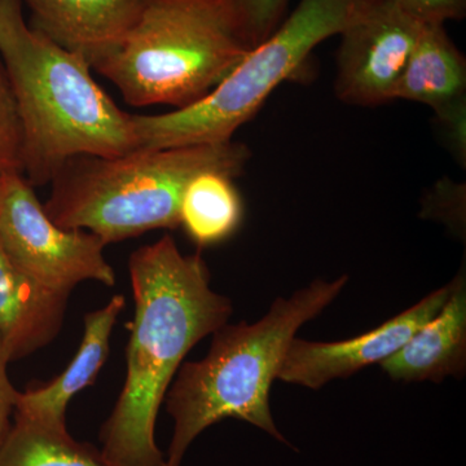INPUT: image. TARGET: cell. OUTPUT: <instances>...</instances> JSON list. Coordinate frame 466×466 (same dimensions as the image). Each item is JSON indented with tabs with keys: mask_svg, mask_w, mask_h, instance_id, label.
<instances>
[{
	"mask_svg": "<svg viewBox=\"0 0 466 466\" xmlns=\"http://www.w3.org/2000/svg\"><path fill=\"white\" fill-rule=\"evenodd\" d=\"M135 314L126 349V380L100 431L113 466H167L155 440L159 407L184 358L231 318L232 302L210 288L200 253H180L171 236L128 259Z\"/></svg>",
	"mask_w": 466,
	"mask_h": 466,
	"instance_id": "6da1fadb",
	"label": "cell"
},
{
	"mask_svg": "<svg viewBox=\"0 0 466 466\" xmlns=\"http://www.w3.org/2000/svg\"><path fill=\"white\" fill-rule=\"evenodd\" d=\"M23 0H0V56L23 127V175L50 184L67 159L137 150L133 116L92 78L87 63L36 33Z\"/></svg>",
	"mask_w": 466,
	"mask_h": 466,
	"instance_id": "7a4b0ae2",
	"label": "cell"
},
{
	"mask_svg": "<svg viewBox=\"0 0 466 466\" xmlns=\"http://www.w3.org/2000/svg\"><path fill=\"white\" fill-rule=\"evenodd\" d=\"M348 281V275L312 281L290 299H276L257 323L223 325L207 357L180 366L165 397L174 420L167 466H182L196 438L225 419L249 422L288 444L272 419L269 390L297 330L321 314Z\"/></svg>",
	"mask_w": 466,
	"mask_h": 466,
	"instance_id": "3957f363",
	"label": "cell"
},
{
	"mask_svg": "<svg viewBox=\"0 0 466 466\" xmlns=\"http://www.w3.org/2000/svg\"><path fill=\"white\" fill-rule=\"evenodd\" d=\"M250 158V149L233 140L135 150L118 157L76 156L51 180L43 208L55 225L85 229L106 245L153 229H175L193 177L208 171L240 177Z\"/></svg>",
	"mask_w": 466,
	"mask_h": 466,
	"instance_id": "277c9868",
	"label": "cell"
},
{
	"mask_svg": "<svg viewBox=\"0 0 466 466\" xmlns=\"http://www.w3.org/2000/svg\"><path fill=\"white\" fill-rule=\"evenodd\" d=\"M253 50L231 0H144L122 47L96 67L126 103L193 106Z\"/></svg>",
	"mask_w": 466,
	"mask_h": 466,
	"instance_id": "5b68a950",
	"label": "cell"
},
{
	"mask_svg": "<svg viewBox=\"0 0 466 466\" xmlns=\"http://www.w3.org/2000/svg\"><path fill=\"white\" fill-rule=\"evenodd\" d=\"M360 0H300L267 41L193 106L159 116H133L137 150L231 142L281 82L305 66L321 42L341 34Z\"/></svg>",
	"mask_w": 466,
	"mask_h": 466,
	"instance_id": "8992f818",
	"label": "cell"
},
{
	"mask_svg": "<svg viewBox=\"0 0 466 466\" xmlns=\"http://www.w3.org/2000/svg\"><path fill=\"white\" fill-rule=\"evenodd\" d=\"M0 245L21 271L48 289L70 294L84 281L116 284L106 242L85 229L55 225L23 174L5 177Z\"/></svg>",
	"mask_w": 466,
	"mask_h": 466,
	"instance_id": "52a82bcc",
	"label": "cell"
},
{
	"mask_svg": "<svg viewBox=\"0 0 466 466\" xmlns=\"http://www.w3.org/2000/svg\"><path fill=\"white\" fill-rule=\"evenodd\" d=\"M421 27L397 0H360L339 34L337 97L358 106L394 100L395 87Z\"/></svg>",
	"mask_w": 466,
	"mask_h": 466,
	"instance_id": "ba28073f",
	"label": "cell"
},
{
	"mask_svg": "<svg viewBox=\"0 0 466 466\" xmlns=\"http://www.w3.org/2000/svg\"><path fill=\"white\" fill-rule=\"evenodd\" d=\"M450 293L451 283L376 329L346 341L311 342L294 337L281 361L278 379L315 390L332 380L345 379L363 368L382 363L437 317Z\"/></svg>",
	"mask_w": 466,
	"mask_h": 466,
	"instance_id": "9c48e42d",
	"label": "cell"
},
{
	"mask_svg": "<svg viewBox=\"0 0 466 466\" xmlns=\"http://www.w3.org/2000/svg\"><path fill=\"white\" fill-rule=\"evenodd\" d=\"M29 26L96 69L122 47L144 0H23Z\"/></svg>",
	"mask_w": 466,
	"mask_h": 466,
	"instance_id": "30bf717a",
	"label": "cell"
},
{
	"mask_svg": "<svg viewBox=\"0 0 466 466\" xmlns=\"http://www.w3.org/2000/svg\"><path fill=\"white\" fill-rule=\"evenodd\" d=\"M437 113L458 153L465 155L466 61L444 25H422L394 91V100Z\"/></svg>",
	"mask_w": 466,
	"mask_h": 466,
	"instance_id": "8fae6325",
	"label": "cell"
},
{
	"mask_svg": "<svg viewBox=\"0 0 466 466\" xmlns=\"http://www.w3.org/2000/svg\"><path fill=\"white\" fill-rule=\"evenodd\" d=\"M124 308L125 297L116 294L104 308L88 312L81 346L69 366L47 385L18 391L15 417L66 431L69 401L95 382L106 364L110 336Z\"/></svg>",
	"mask_w": 466,
	"mask_h": 466,
	"instance_id": "7c38bea8",
	"label": "cell"
},
{
	"mask_svg": "<svg viewBox=\"0 0 466 466\" xmlns=\"http://www.w3.org/2000/svg\"><path fill=\"white\" fill-rule=\"evenodd\" d=\"M69 294L43 287L20 268L0 245V341L9 360L27 357L56 339Z\"/></svg>",
	"mask_w": 466,
	"mask_h": 466,
	"instance_id": "4fadbf2b",
	"label": "cell"
},
{
	"mask_svg": "<svg viewBox=\"0 0 466 466\" xmlns=\"http://www.w3.org/2000/svg\"><path fill=\"white\" fill-rule=\"evenodd\" d=\"M397 381H433L464 376L466 370V281L460 271L451 281V293L433 320L417 330L410 341L381 363Z\"/></svg>",
	"mask_w": 466,
	"mask_h": 466,
	"instance_id": "5bb4252c",
	"label": "cell"
},
{
	"mask_svg": "<svg viewBox=\"0 0 466 466\" xmlns=\"http://www.w3.org/2000/svg\"><path fill=\"white\" fill-rule=\"evenodd\" d=\"M232 179L208 171L187 186L180 204V226L198 247L219 244L240 227L244 207Z\"/></svg>",
	"mask_w": 466,
	"mask_h": 466,
	"instance_id": "9a60e30c",
	"label": "cell"
},
{
	"mask_svg": "<svg viewBox=\"0 0 466 466\" xmlns=\"http://www.w3.org/2000/svg\"><path fill=\"white\" fill-rule=\"evenodd\" d=\"M0 466H113L100 450L66 431L15 417L0 446Z\"/></svg>",
	"mask_w": 466,
	"mask_h": 466,
	"instance_id": "2e32d148",
	"label": "cell"
},
{
	"mask_svg": "<svg viewBox=\"0 0 466 466\" xmlns=\"http://www.w3.org/2000/svg\"><path fill=\"white\" fill-rule=\"evenodd\" d=\"M23 174V127L16 99L0 63V174Z\"/></svg>",
	"mask_w": 466,
	"mask_h": 466,
	"instance_id": "e0dca14e",
	"label": "cell"
},
{
	"mask_svg": "<svg viewBox=\"0 0 466 466\" xmlns=\"http://www.w3.org/2000/svg\"><path fill=\"white\" fill-rule=\"evenodd\" d=\"M290 0H231L251 47L267 41L283 23Z\"/></svg>",
	"mask_w": 466,
	"mask_h": 466,
	"instance_id": "ac0fdd59",
	"label": "cell"
},
{
	"mask_svg": "<svg viewBox=\"0 0 466 466\" xmlns=\"http://www.w3.org/2000/svg\"><path fill=\"white\" fill-rule=\"evenodd\" d=\"M410 17L422 25H444L466 16V0H397Z\"/></svg>",
	"mask_w": 466,
	"mask_h": 466,
	"instance_id": "d6986e66",
	"label": "cell"
},
{
	"mask_svg": "<svg viewBox=\"0 0 466 466\" xmlns=\"http://www.w3.org/2000/svg\"><path fill=\"white\" fill-rule=\"evenodd\" d=\"M9 360L7 352L0 341V446L11 429V415L15 413L18 391L9 381L7 368Z\"/></svg>",
	"mask_w": 466,
	"mask_h": 466,
	"instance_id": "ffe728a7",
	"label": "cell"
},
{
	"mask_svg": "<svg viewBox=\"0 0 466 466\" xmlns=\"http://www.w3.org/2000/svg\"><path fill=\"white\" fill-rule=\"evenodd\" d=\"M5 175L0 174V204H2L3 193H5Z\"/></svg>",
	"mask_w": 466,
	"mask_h": 466,
	"instance_id": "44dd1931",
	"label": "cell"
}]
</instances>
